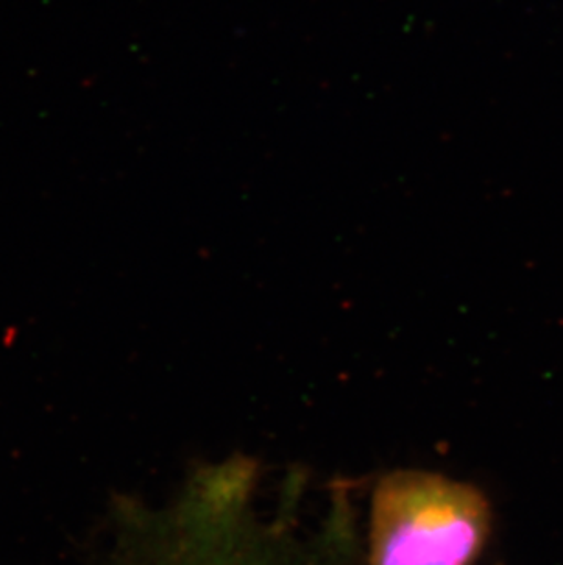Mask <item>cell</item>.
<instances>
[{"instance_id":"6da1fadb","label":"cell","mask_w":563,"mask_h":565,"mask_svg":"<svg viewBox=\"0 0 563 565\" xmlns=\"http://www.w3.org/2000/svg\"><path fill=\"white\" fill-rule=\"evenodd\" d=\"M490 523L489 503L472 486L397 470L373 492L370 565H472Z\"/></svg>"}]
</instances>
